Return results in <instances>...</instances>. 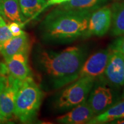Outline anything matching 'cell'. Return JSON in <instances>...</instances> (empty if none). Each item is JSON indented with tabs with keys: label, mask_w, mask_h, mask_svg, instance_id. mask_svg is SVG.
I'll return each mask as SVG.
<instances>
[{
	"label": "cell",
	"mask_w": 124,
	"mask_h": 124,
	"mask_svg": "<svg viewBox=\"0 0 124 124\" xmlns=\"http://www.w3.org/2000/svg\"><path fill=\"white\" fill-rule=\"evenodd\" d=\"M6 62L8 74L15 78L22 80L30 76L27 54H15Z\"/></svg>",
	"instance_id": "7c38bea8"
},
{
	"label": "cell",
	"mask_w": 124,
	"mask_h": 124,
	"mask_svg": "<svg viewBox=\"0 0 124 124\" xmlns=\"http://www.w3.org/2000/svg\"><path fill=\"white\" fill-rule=\"evenodd\" d=\"M70 1V0H48L47 2H46V4H45L44 7L43 8L42 12L44 9H46V8L49 7V6L54 5H60L63 3L67 2V1Z\"/></svg>",
	"instance_id": "44dd1931"
},
{
	"label": "cell",
	"mask_w": 124,
	"mask_h": 124,
	"mask_svg": "<svg viewBox=\"0 0 124 124\" xmlns=\"http://www.w3.org/2000/svg\"><path fill=\"white\" fill-rule=\"evenodd\" d=\"M123 118H124V101L111 106L104 112L95 116L88 124H104Z\"/></svg>",
	"instance_id": "9a60e30c"
},
{
	"label": "cell",
	"mask_w": 124,
	"mask_h": 124,
	"mask_svg": "<svg viewBox=\"0 0 124 124\" xmlns=\"http://www.w3.org/2000/svg\"><path fill=\"white\" fill-rule=\"evenodd\" d=\"M100 82L93 86L90 93L89 99L87 101L95 116L104 112L112 105L113 95L110 88L107 85V83L102 81L100 77Z\"/></svg>",
	"instance_id": "5b68a950"
},
{
	"label": "cell",
	"mask_w": 124,
	"mask_h": 124,
	"mask_svg": "<svg viewBox=\"0 0 124 124\" xmlns=\"http://www.w3.org/2000/svg\"><path fill=\"white\" fill-rule=\"evenodd\" d=\"M42 98V91L31 76L22 80L16 97L15 116L23 123L32 121L38 114Z\"/></svg>",
	"instance_id": "3957f363"
},
{
	"label": "cell",
	"mask_w": 124,
	"mask_h": 124,
	"mask_svg": "<svg viewBox=\"0 0 124 124\" xmlns=\"http://www.w3.org/2000/svg\"><path fill=\"white\" fill-rule=\"evenodd\" d=\"M95 116L87 100L56 119L57 122L64 124H88Z\"/></svg>",
	"instance_id": "30bf717a"
},
{
	"label": "cell",
	"mask_w": 124,
	"mask_h": 124,
	"mask_svg": "<svg viewBox=\"0 0 124 124\" xmlns=\"http://www.w3.org/2000/svg\"><path fill=\"white\" fill-rule=\"evenodd\" d=\"M5 22L4 20L3 19L2 17L1 16V15H0V25H2V24H5Z\"/></svg>",
	"instance_id": "cb8c5ba5"
},
{
	"label": "cell",
	"mask_w": 124,
	"mask_h": 124,
	"mask_svg": "<svg viewBox=\"0 0 124 124\" xmlns=\"http://www.w3.org/2000/svg\"><path fill=\"white\" fill-rule=\"evenodd\" d=\"M110 35L120 36L124 35V2H116L112 5Z\"/></svg>",
	"instance_id": "5bb4252c"
},
{
	"label": "cell",
	"mask_w": 124,
	"mask_h": 124,
	"mask_svg": "<svg viewBox=\"0 0 124 124\" xmlns=\"http://www.w3.org/2000/svg\"><path fill=\"white\" fill-rule=\"evenodd\" d=\"M92 12L68 10L58 7L49 13L41 24L42 36L55 44L71 43L84 36Z\"/></svg>",
	"instance_id": "7a4b0ae2"
},
{
	"label": "cell",
	"mask_w": 124,
	"mask_h": 124,
	"mask_svg": "<svg viewBox=\"0 0 124 124\" xmlns=\"http://www.w3.org/2000/svg\"><path fill=\"white\" fill-rule=\"evenodd\" d=\"M95 78L84 77L60 91L55 101V107L60 112H65L86 101L90 93Z\"/></svg>",
	"instance_id": "277c9868"
},
{
	"label": "cell",
	"mask_w": 124,
	"mask_h": 124,
	"mask_svg": "<svg viewBox=\"0 0 124 124\" xmlns=\"http://www.w3.org/2000/svg\"><path fill=\"white\" fill-rule=\"evenodd\" d=\"M0 15L5 20L24 24L26 18L20 9L18 0H0Z\"/></svg>",
	"instance_id": "4fadbf2b"
},
{
	"label": "cell",
	"mask_w": 124,
	"mask_h": 124,
	"mask_svg": "<svg viewBox=\"0 0 124 124\" xmlns=\"http://www.w3.org/2000/svg\"><path fill=\"white\" fill-rule=\"evenodd\" d=\"M13 37V34L6 23L0 25V51L2 49L4 43Z\"/></svg>",
	"instance_id": "ac0fdd59"
},
{
	"label": "cell",
	"mask_w": 124,
	"mask_h": 124,
	"mask_svg": "<svg viewBox=\"0 0 124 124\" xmlns=\"http://www.w3.org/2000/svg\"><path fill=\"white\" fill-rule=\"evenodd\" d=\"M29 48V39L25 32L19 36H13L3 44L1 52L7 62L17 54H27Z\"/></svg>",
	"instance_id": "8fae6325"
},
{
	"label": "cell",
	"mask_w": 124,
	"mask_h": 124,
	"mask_svg": "<svg viewBox=\"0 0 124 124\" xmlns=\"http://www.w3.org/2000/svg\"><path fill=\"white\" fill-rule=\"evenodd\" d=\"M24 24L17 22H12L8 25L9 28L13 34V36H19L24 33V32L21 29V28L23 27Z\"/></svg>",
	"instance_id": "ffe728a7"
},
{
	"label": "cell",
	"mask_w": 124,
	"mask_h": 124,
	"mask_svg": "<svg viewBox=\"0 0 124 124\" xmlns=\"http://www.w3.org/2000/svg\"><path fill=\"white\" fill-rule=\"evenodd\" d=\"M106 83L116 87L124 85V55L118 51L111 50L104 72Z\"/></svg>",
	"instance_id": "52a82bcc"
},
{
	"label": "cell",
	"mask_w": 124,
	"mask_h": 124,
	"mask_svg": "<svg viewBox=\"0 0 124 124\" xmlns=\"http://www.w3.org/2000/svg\"><path fill=\"white\" fill-rule=\"evenodd\" d=\"M111 10L110 8L102 7L91 13L87 28L83 38L102 37L107 33L111 27Z\"/></svg>",
	"instance_id": "8992f818"
},
{
	"label": "cell",
	"mask_w": 124,
	"mask_h": 124,
	"mask_svg": "<svg viewBox=\"0 0 124 124\" xmlns=\"http://www.w3.org/2000/svg\"><path fill=\"white\" fill-rule=\"evenodd\" d=\"M110 53V48L101 49L86 59L80 70L79 78H96L102 76L108 64Z\"/></svg>",
	"instance_id": "9c48e42d"
},
{
	"label": "cell",
	"mask_w": 124,
	"mask_h": 124,
	"mask_svg": "<svg viewBox=\"0 0 124 124\" xmlns=\"http://www.w3.org/2000/svg\"><path fill=\"white\" fill-rule=\"evenodd\" d=\"M5 80V75L0 77V92H1V90H2L4 85Z\"/></svg>",
	"instance_id": "7402d4cb"
},
{
	"label": "cell",
	"mask_w": 124,
	"mask_h": 124,
	"mask_svg": "<svg viewBox=\"0 0 124 124\" xmlns=\"http://www.w3.org/2000/svg\"><path fill=\"white\" fill-rule=\"evenodd\" d=\"M8 120L5 116L3 115L2 113H1V111H0V124L4 123V122H7Z\"/></svg>",
	"instance_id": "603a6c76"
},
{
	"label": "cell",
	"mask_w": 124,
	"mask_h": 124,
	"mask_svg": "<svg viewBox=\"0 0 124 124\" xmlns=\"http://www.w3.org/2000/svg\"></svg>",
	"instance_id": "d4e9b609"
},
{
	"label": "cell",
	"mask_w": 124,
	"mask_h": 124,
	"mask_svg": "<svg viewBox=\"0 0 124 124\" xmlns=\"http://www.w3.org/2000/svg\"><path fill=\"white\" fill-rule=\"evenodd\" d=\"M87 56L86 48L72 46L62 51L40 49L36 62L55 89H59L77 80Z\"/></svg>",
	"instance_id": "6da1fadb"
},
{
	"label": "cell",
	"mask_w": 124,
	"mask_h": 124,
	"mask_svg": "<svg viewBox=\"0 0 124 124\" xmlns=\"http://www.w3.org/2000/svg\"><path fill=\"white\" fill-rule=\"evenodd\" d=\"M111 50H114L121 52L124 55V35L116 40L109 48Z\"/></svg>",
	"instance_id": "d6986e66"
},
{
	"label": "cell",
	"mask_w": 124,
	"mask_h": 124,
	"mask_svg": "<svg viewBox=\"0 0 124 124\" xmlns=\"http://www.w3.org/2000/svg\"><path fill=\"white\" fill-rule=\"evenodd\" d=\"M21 80L11 75L5 77L4 85L0 92V111L8 120L14 114L15 100Z\"/></svg>",
	"instance_id": "ba28073f"
},
{
	"label": "cell",
	"mask_w": 124,
	"mask_h": 124,
	"mask_svg": "<svg viewBox=\"0 0 124 124\" xmlns=\"http://www.w3.org/2000/svg\"><path fill=\"white\" fill-rule=\"evenodd\" d=\"M108 0H70L59 6V8L68 10H89L94 12L103 7Z\"/></svg>",
	"instance_id": "2e32d148"
},
{
	"label": "cell",
	"mask_w": 124,
	"mask_h": 124,
	"mask_svg": "<svg viewBox=\"0 0 124 124\" xmlns=\"http://www.w3.org/2000/svg\"><path fill=\"white\" fill-rule=\"evenodd\" d=\"M21 12L26 18H33L42 12L46 0H18Z\"/></svg>",
	"instance_id": "e0dca14e"
}]
</instances>
